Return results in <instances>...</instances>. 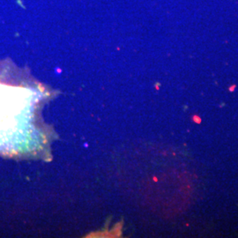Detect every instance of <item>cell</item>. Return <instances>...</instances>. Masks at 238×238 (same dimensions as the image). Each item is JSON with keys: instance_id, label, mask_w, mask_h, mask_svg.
<instances>
[{"instance_id": "obj_1", "label": "cell", "mask_w": 238, "mask_h": 238, "mask_svg": "<svg viewBox=\"0 0 238 238\" xmlns=\"http://www.w3.org/2000/svg\"><path fill=\"white\" fill-rule=\"evenodd\" d=\"M23 93L25 91L20 87L0 83V142H3V149L6 148L4 137L6 141L9 140L7 135L13 134L19 125L17 117H21L24 108H27L28 102Z\"/></svg>"}]
</instances>
